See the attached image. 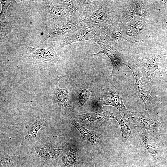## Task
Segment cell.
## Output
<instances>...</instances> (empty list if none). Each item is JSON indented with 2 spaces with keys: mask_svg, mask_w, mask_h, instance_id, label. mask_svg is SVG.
I'll use <instances>...</instances> for the list:
<instances>
[{
  "mask_svg": "<svg viewBox=\"0 0 167 167\" xmlns=\"http://www.w3.org/2000/svg\"><path fill=\"white\" fill-rule=\"evenodd\" d=\"M91 95L90 91L87 89H83L78 93L77 102L80 106L84 105L88 101Z\"/></svg>",
  "mask_w": 167,
  "mask_h": 167,
  "instance_id": "23",
  "label": "cell"
},
{
  "mask_svg": "<svg viewBox=\"0 0 167 167\" xmlns=\"http://www.w3.org/2000/svg\"><path fill=\"white\" fill-rule=\"evenodd\" d=\"M17 162L16 156L5 153L0 154V167H14Z\"/></svg>",
  "mask_w": 167,
  "mask_h": 167,
  "instance_id": "22",
  "label": "cell"
},
{
  "mask_svg": "<svg viewBox=\"0 0 167 167\" xmlns=\"http://www.w3.org/2000/svg\"><path fill=\"white\" fill-rule=\"evenodd\" d=\"M100 34L101 41L116 48L118 44L124 39L121 28L117 24L101 28Z\"/></svg>",
  "mask_w": 167,
  "mask_h": 167,
  "instance_id": "11",
  "label": "cell"
},
{
  "mask_svg": "<svg viewBox=\"0 0 167 167\" xmlns=\"http://www.w3.org/2000/svg\"><path fill=\"white\" fill-rule=\"evenodd\" d=\"M58 83L54 88V94L57 101L58 104L65 109H69V107L67 104L69 92L67 89H60L58 87Z\"/></svg>",
  "mask_w": 167,
  "mask_h": 167,
  "instance_id": "20",
  "label": "cell"
},
{
  "mask_svg": "<svg viewBox=\"0 0 167 167\" xmlns=\"http://www.w3.org/2000/svg\"><path fill=\"white\" fill-rule=\"evenodd\" d=\"M114 118L118 123L122 135V141L125 144L129 137L136 132V127L130 120L122 117L119 112H118Z\"/></svg>",
  "mask_w": 167,
  "mask_h": 167,
  "instance_id": "13",
  "label": "cell"
},
{
  "mask_svg": "<svg viewBox=\"0 0 167 167\" xmlns=\"http://www.w3.org/2000/svg\"><path fill=\"white\" fill-rule=\"evenodd\" d=\"M162 6L164 8H167V1H161Z\"/></svg>",
  "mask_w": 167,
  "mask_h": 167,
  "instance_id": "26",
  "label": "cell"
},
{
  "mask_svg": "<svg viewBox=\"0 0 167 167\" xmlns=\"http://www.w3.org/2000/svg\"><path fill=\"white\" fill-rule=\"evenodd\" d=\"M165 55L152 54L139 59L138 62L139 68L142 72L144 84L147 87L152 86V79L154 72L156 70H159L162 79V75L158 67V65L160 58Z\"/></svg>",
  "mask_w": 167,
  "mask_h": 167,
  "instance_id": "3",
  "label": "cell"
},
{
  "mask_svg": "<svg viewBox=\"0 0 167 167\" xmlns=\"http://www.w3.org/2000/svg\"><path fill=\"white\" fill-rule=\"evenodd\" d=\"M68 145L70 148L69 153L67 155L64 157L63 162L66 165L73 166L75 165L77 163L76 156L71 145L68 144Z\"/></svg>",
  "mask_w": 167,
  "mask_h": 167,
  "instance_id": "24",
  "label": "cell"
},
{
  "mask_svg": "<svg viewBox=\"0 0 167 167\" xmlns=\"http://www.w3.org/2000/svg\"><path fill=\"white\" fill-rule=\"evenodd\" d=\"M167 66V63L165 65V70H164V71H165V74H166V76L167 77V74L166 73V68Z\"/></svg>",
  "mask_w": 167,
  "mask_h": 167,
  "instance_id": "27",
  "label": "cell"
},
{
  "mask_svg": "<svg viewBox=\"0 0 167 167\" xmlns=\"http://www.w3.org/2000/svg\"><path fill=\"white\" fill-rule=\"evenodd\" d=\"M28 58L31 62L35 63H42L49 62L55 63H61L63 60L57 54L55 45L52 47L43 49L26 46Z\"/></svg>",
  "mask_w": 167,
  "mask_h": 167,
  "instance_id": "7",
  "label": "cell"
},
{
  "mask_svg": "<svg viewBox=\"0 0 167 167\" xmlns=\"http://www.w3.org/2000/svg\"><path fill=\"white\" fill-rule=\"evenodd\" d=\"M101 28L89 26L79 29L61 38L55 46L57 51L67 45L78 41H97L101 40Z\"/></svg>",
  "mask_w": 167,
  "mask_h": 167,
  "instance_id": "1",
  "label": "cell"
},
{
  "mask_svg": "<svg viewBox=\"0 0 167 167\" xmlns=\"http://www.w3.org/2000/svg\"><path fill=\"white\" fill-rule=\"evenodd\" d=\"M81 6L84 19L89 17L100 8L104 0H77Z\"/></svg>",
  "mask_w": 167,
  "mask_h": 167,
  "instance_id": "16",
  "label": "cell"
},
{
  "mask_svg": "<svg viewBox=\"0 0 167 167\" xmlns=\"http://www.w3.org/2000/svg\"><path fill=\"white\" fill-rule=\"evenodd\" d=\"M61 1L72 17L79 22L84 19L81 6L77 0H61Z\"/></svg>",
  "mask_w": 167,
  "mask_h": 167,
  "instance_id": "18",
  "label": "cell"
},
{
  "mask_svg": "<svg viewBox=\"0 0 167 167\" xmlns=\"http://www.w3.org/2000/svg\"><path fill=\"white\" fill-rule=\"evenodd\" d=\"M69 122L79 131L81 134L80 138L82 140L88 141L93 144H96L101 141L102 135L101 134L86 129L74 120H71Z\"/></svg>",
  "mask_w": 167,
  "mask_h": 167,
  "instance_id": "15",
  "label": "cell"
},
{
  "mask_svg": "<svg viewBox=\"0 0 167 167\" xmlns=\"http://www.w3.org/2000/svg\"><path fill=\"white\" fill-rule=\"evenodd\" d=\"M148 111L143 112H133L127 118L136 127L148 132H157L160 131L161 124Z\"/></svg>",
  "mask_w": 167,
  "mask_h": 167,
  "instance_id": "6",
  "label": "cell"
},
{
  "mask_svg": "<svg viewBox=\"0 0 167 167\" xmlns=\"http://www.w3.org/2000/svg\"><path fill=\"white\" fill-rule=\"evenodd\" d=\"M100 46V49L97 53L93 55H97L99 54L103 53L107 55L110 59L112 65V70L110 76L118 73L121 70L124 62L122 55L117 51V48L114 47L101 41L96 42Z\"/></svg>",
  "mask_w": 167,
  "mask_h": 167,
  "instance_id": "10",
  "label": "cell"
},
{
  "mask_svg": "<svg viewBox=\"0 0 167 167\" xmlns=\"http://www.w3.org/2000/svg\"><path fill=\"white\" fill-rule=\"evenodd\" d=\"M117 15V11L110 10L108 5L104 1L100 8L82 22L85 27L94 26L102 28L113 23Z\"/></svg>",
  "mask_w": 167,
  "mask_h": 167,
  "instance_id": "2",
  "label": "cell"
},
{
  "mask_svg": "<svg viewBox=\"0 0 167 167\" xmlns=\"http://www.w3.org/2000/svg\"><path fill=\"white\" fill-rule=\"evenodd\" d=\"M47 120L45 119H41L39 116H37L34 122L32 124L27 125L25 128L28 132L25 137V140L29 141L33 138H37L36 135L39 130L41 127H47Z\"/></svg>",
  "mask_w": 167,
  "mask_h": 167,
  "instance_id": "17",
  "label": "cell"
},
{
  "mask_svg": "<svg viewBox=\"0 0 167 167\" xmlns=\"http://www.w3.org/2000/svg\"><path fill=\"white\" fill-rule=\"evenodd\" d=\"M84 28H85L84 24L82 21H79L73 17L67 20L57 22L53 24L48 34L42 42L49 39L57 37L62 38Z\"/></svg>",
  "mask_w": 167,
  "mask_h": 167,
  "instance_id": "5",
  "label": "cell"
},
{
  "mask_svg": "<svg viewBox=\"0 0 167 167\" xmlns=\"http://www.w3.org/2000/svg\"><path fill=\"white\" fill-rule=\"evenodd\" d=\"M44 4L47 15L53 24L68 20L72 17L61 0L45 1Z\"/></svg>",
  "mask_w": 167,
  "mask_h": 167,
  "instance_id": "9",
  "label": "cell"
},
{
  "mask_svg": "<svg viewBox=\"0 0 167 167\" xmlns=\"http://www.w3.org/2000/svg\"><path fill=\"white\" fill-rule=\"evenodd\" d=\"M62 152V149L52 146L41 148L36 154L41 158L51 159L58 157Z\"/></svg>",
  "mask_w": 167,
  "mask_h": 167,
  "instance_id": "19",
  "label": "cell"
},
{
  "mask_svg": "<svg viewBox=\"0 0 167 167\" xmlns=\"http://www.w3.org/2000/svg\"><path fill=\"white\" fill-rule=\"evenodd\" d=\"M118 24L121 28L124 39L132 41L136 40V38H138V32L133 26L123 27L120 24Z\"/></svg>",
  "mask_w": 167,
  "mask_h": 167,
  "instance_id": "21",
  "label": "cell"
},
{
  "mask_svg": "<svg viewBox=\"0 0 167 167\" xmlns=\"http://www.w3.org/2000/svg\"><path fill=\"white\" fill-rule=\"evenodd\" d=\"M123 64L127 66L132 71L135 80L133 91L136 96L141 99L143 102L145 110L149 111L152 109L154 102V99L151 96L148 89L142 83L139 69L128 63H124Z\"/></svg>",
  "mask_w": 167,
  "mask_h": 167,
  "instance_id": "8",
  "label": "cell"
},
{
  "mask_svg": "<svg viewBox=\"0 0 167 167\" xmlns=\"http://www.w3.org/2000/svg\"><path fill=\"white\" fill-rule=\"evenodd\" d=\"M94 163L95 164V167H96V164L95 163V162L94 161Z\"/></svg>",
  "mask_w": 167,
  "mask_h": 167,
  "instance_id": "28",
  "label": "cell"
},
{
  "mask_svg": "<svg viewBox=\"0 0 167 167\" xmlns=\"http://www.w3.org/2000/svg\"><path fill=\"white\" fill-rule=\"evenodd\" d=\"M2 5V10L0 15V23H3L6 21V16L8 7L12 2L11 0H0Z\"/></svg>",
  "mask_w": 167,
  "mask_h": 167,
  "instance_id": "25",
  "label": "cell"
},
{
  "mask_svg": "<svg viewBox=\"0 0 167 167\" xmlns=\"http://www.w3.org/2000/svg\"><path fill=\"white\" fill-rule=\"evenodd\" d=\"M77 116L79 119L83 122L103 124L115 117L112 113L101 109L95 112L87 113Z\"/></svg>",
  "mask_w": 167,
  "mask_h": 167,
  "instance_id": "12",
  "label": "cell"
},
{
  "mask_svg": "<svg viewBox=\"0 0 167 167\" xmlns=\"http://www.w3.org/2000/svg\"><path fill=\"white\" fill-rule=\"evenodd\" d=\"M140 128L139 136L143 148L148 151L156 161L158 154V147L155 142L147 131Z\"/></svg>",
  "mask_w": 167,
  "mask_h": 167,
  "instance_id": "14",
  "label": "cell"
},
{
  "mask_svg": "<svg viewBox=\"0 0 167 167\" xmlns=\"http://www.w3.org/2000/svg\"><path fill=\"white\" fill-rule=\"evenodd\" d=\"M100 102L102 106L111 105L116 107L127 118L132 112L126 108L119 91L114 87H110L101 89L100 95Z\"/></svg>",
  "mask_w": 167,
  "mask_h": 167,
  "instance_id": "4",
  "label": "cell"
}]
</instances>
